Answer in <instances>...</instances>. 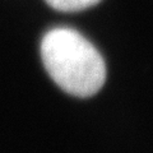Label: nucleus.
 <instances>
[{
    "label": "nucleus",
    "mask_w": 153,
    "mask_h": 153,
    "mask_svg": "<svg viewBox=\"0 0 153 153\" xmlns=\"http://www.w3.org/2000/svg\"><path fill=\"white\" fill-rule=\"evenodd\" d=\"M41 57L52 80L75 97L96 94L106 80V65L101 54L71 28L59 27L47 32L41 41Z\"/></svg>",
    "instance_id": "obj_1"
},
{
    "label": "nucleus",
    "mask_w": 153,
    "mask_h": 153,
    "mask_svg": "<svg viewBox=\"0 0 153 153\" xmlns=\"http://www.w3.org/2000/svg\"><path fill=\"white\" fill-rule=\"evenodd\" d=\"M101 0H46L51 8L59 12H79L98 4Z\"/></svg>",
    "instance_id": "obj_2"
}]
</instances>
